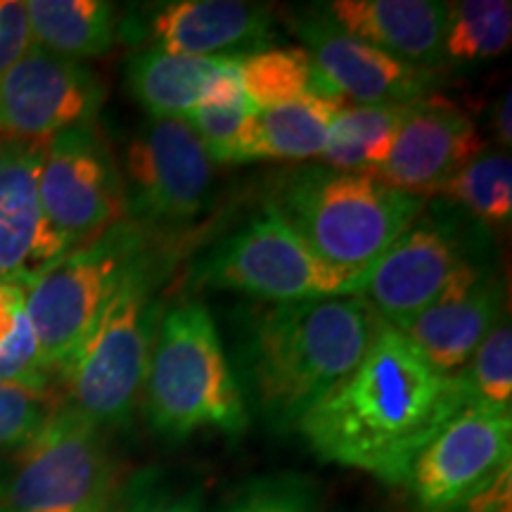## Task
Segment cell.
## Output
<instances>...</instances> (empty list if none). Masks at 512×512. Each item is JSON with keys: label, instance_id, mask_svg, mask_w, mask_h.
Returning a JSON list of instances; mask_svg holds the SVG:
<instances>
[{"label": "cell", "instance_id": "6da1fadb", "mask_svg": "<svg viewBox=\"0 0 512 512\" xmlns=\"http://www.w3.org/2000/svg\"><path fill=\"white\" fill-rule=\"evenodd\" d=\"M465 406L458 375L434 370L382 320L358 366L294 430L320 460L403 486L422 448Z\"/></svg>", "mask_w": 512, "mask_h": 512}, {"label": "cell", "instance_id": "7a4b0ae2", "mask_svg": "<svg viewBox=\"0 0 512 512\" xmlns=\"http://www.w3.org/2000/svg\"><path fill=\"white\" fill-rule=\"evenodd\" d=\"M380 325L361 294L240 309L230 366L247 411L275 432L294 430L358 366Z\"/></svg>", "mask_w": 512, "mask_h": 512}, {"label": "cell", "instance_id": "3957f363", "mask_svg": "<svg viewBox=\"0 0 512 512\" xmlns=\"http://www.w3.org/2000/svg\"><path fill=\"white\" fill-rule=\"evenodd\" d=\"M140 401L152 430L169 441L204 430L228 439L247 432V403L214 316L200 299H185L162 313Z\"/></svg>", "mask_w": 512, "mask_h": 512}, {"label": "cell", "instance_id": "277c9868", "mask_svg": "<svg viewBox=\"0 0 512 512\" xmlns=\"http://www.w3.org/2000/svg\"><path fill=\"white\" fill-rule=\"evenodd\" d=\"M268 202L325 266L361 285L427 204L425 197L389 188L368 174L323 164L280 176Z\"/></svg>", "mask_w": 512, "mask_h": 512}, {"label": "cell", "instance_id": "5b68a950", "mask_svg": "<svg viewBox=\"0 0 512 512\" xmlns=\"http://www.w3.org/2000/svg\"><path fill=\"white\" fill-rule=\"evenodd\" d=\"M166 273L152 252L126 275L79 349L60 366L69 406L102 430L121 427L138 408L152 342L164 306L157 287Z\"/></svg>", "mask_w": 512, "mask_h": 512}, {"label": "cell", "instance_id": "8992f818", "mask_svg": "<svg viewBox=\"0 0 512 512\" xmlns=\"http://www.w3.org/2000/svg\"><path fill=\"white\" fill-rule=\"evenodd\" d=\"M152 252V230L126 219L24 287L27 316L50 373L79 349L126 275Z\"/></svg>", "mask_w": 512, "mask_h": 512}, {"label": "cell", "instance_id": "52a82bcc", "mask_svg": "<svg viewBox=\"0 0 512 512\" xmlns=\"http://www.w3.org/2000/svg\"><path fill=\"white\" fill-rule=\"evenodd\" d=\"M190 283L202 290L245 294L261 304L344 297L363 287L325 266L271 202L200 256Z\"/></svg>", "mask_w": 512, "mask_h": 512}, {"label": "cell", "instance_id": "ba28073f", "mask_svg": "<svg viewBox=\"0 0 512 512\" xmlns=\"http://www.w3.org/2000/svg\"><path fill=\"white\" fill-rule=\"evenodd\" d=\"M117 486L105 430L64 401L15 453L0 505L8 512H105Z\"/></svg>", "mask_w": 512, "mask_h": 512}, {"label": "cell", "instance_id": "9c48e42d", "mask_svg": "<svg viewBox=\"0 0 512 512\" xmlns=\"http://www.w3.org/2000/svg\"><path fill=\"white\" fill-rule=\"evenodd\" d=\"M451 204L427 200L415 221L370 268L361 297L377 318L403 328L470 266L484 264L482 228Z\"/></svg>", "mask_w": 512, "mask_h": 512}, {"label": "cell", "instance_id": "30bf717a", "mask_svg": "<svg viewBox=\"0 0 512 512\" xmlns=\"http://www.w3.org/2000/svg\"><path fill=\"white\" fill-rule=\"evenodd\" d=\"M119 171L128 221L152 233L188 226L214 200V162L183 119L138 126Z\"/></svg>", "mask_w": 512, "mask_h": 512}, {"label": "cell", "instance_id": "8fae6325", "mask_svg": "<svg viewBox=\"0 0 512 512\" xmlns=\"http://www.w3.org/2000/svg\"><path fill=\"white\" fill-rule=\"evenodd\" d=\"M38 200L72 252L128 219L119 164L98 126H74L43 143Z\"/></svg>", "mask_w": 512, "mask_h": 512}, {"label": "cell", "instance_id": "7c38bea8", "mask_svg": "<svg viewBox=\"0 0 512 512\" xmlns=\"http://www.w3.org/2000/svg\"><path fill=\"white\" fill-rule=\"evenodd\" d=\"M510 458L512 413L465 406L422 448L403 486L418 512H460Z\"/></svg>", "mask_w": 512, "mask_h": 512}, {"label": "cell", "instance_id": "4fadbf2b", "mask_svg": "<svg viewBox=\"0 0 512 512\" xmlns=\"http://www.w3.org/2000/svg\"><path fill=\"white\" fill-rule=\"evenodd\" d=\"M107 88L93 69L34 46L0 76V140L43 145L95 124Z\"/></svg>", "mask_w": 512, "mask_h": 512}, {"label": "cell", "instance_id": "5bb4252c", "mask_svg": "<svg viewBox=\"0 0 512 512\" xmlns=\"http://www.w3.org/2000/svg\"><path fill=\"white\" fill-rule=\"evenodd\" d=\"M292 29L344 102L396 105L422 100L444 79L441 69L415 67L358 41L339 29L320 5L292 12Z\"/></svg>", "mask_w": 512, "mask_h": 512}, {"label": "cell", "instance_id": "9a60e30c", "mask_svg": "<svg viewBox=\"0 0 512 512\" xmlns=\"http://www.w3.org/2000/svg\"><path fill=\"white\" fill-rule=\"evenodd\" d=\"M273 8L245 0L159 3L145 22L126 24L150 50L197 57H242L271 48Z\"/></svg>", "mask_w": 512, "mask_h": 512}, {"label": "cell", "instance_id": "2e32d148", "mask_svg": "<svg viewBox=\"0 0 512 512\" xmlns=\"http://www.w3.org/2000/svg\"><path fill=\"white\" fill-rule=\"evenodd\" d=\"M484 150L486 143L470 114L456 102L430 95L403 124L387 162L370 176L427 200L432 190Z\"/></svg>", "mask_w": 512, "mask_h": 512}, {"label": "cell", "instance_id": "e0dca14e", "mask_svg": "<svg viewBox=\"0 0 512 512\" xmlns=\"http://www.w3.org/2000/svg\"><path fill=\"white\" fill-rule=\"evenodd\" d=\"M41 147L0 140V283L27 287L72 252L38 200Z\"/></svg>", "mask_w": 512, "mask_h": 512}, {"label": "cell", "instance_id": "ac0fdd59", "mask_svg": "<svg viewBox=\"0 0 512 512\" xmlns=\"http://www.w3.org/2000/svg\"><path fill=\"white\" fill-rule=\"evenodd\" d=\"M503 283L489 264H475L399 332L441 375H458L503 318Z\"/></svg>", "mask_w": 512, "mask_h": 512}, {"label": "cell", "instance_id": "d6986e66", "mask_svg": "<svg viewBox=\"0 0 512 512\" xmlns=\"http://www.w3.org/2000/svg\"><path fill=\"white\" fill-rule=\"evenodd\" d=\"M451 3L441 0H332L320 10L339 29L415 67L441 69Z\"/></svg>", "mask_w": 512, "mask_h": 512}, {"label": "cell", "instance_id": "ffe728a7", "mask_svg": "<svg viewBox=\"0 0 512 512\" xmlns=\"http://www.w3.org/2000/svg\"><path fill=\"white\" fill-rule=\"evenodd\" d=\"M233 60L145 48L128 60V91L150 119H183L202 105L211 83Z\"/></svg>", "mask_w": 512, "mask_h": 512}, {"label": "cell", "instance_id": "44dd1931", "mask_svg": "<svg viewBox=\"0 0 512 512\" xmlns=\"http://www.w3.org/2000/svg\"><path fill=\"white\" fill-rule=\"evenodd\" d=\"M422 100L396 105H342L330 126L320 162L335 171L370 176L387 162L396 136Z\"/></svg>", "mask_w": 512, "mask_h": 512}, {"label": "cell", "instance_id": "7402d4cb", "mask_svg": "<svg viewBox=\"0 0 512 512\" xmlns=\"http://www.w3.org/2000/svg\"><path fill=\"white\" fill-rule=\"evenodd\" d=\"M34 46L67 60L110 53L119 34L117 10L102 0H27Z\"/></svg>", "mask_w": 512, "mask_h": 512}, {"label": "cell", "instance_id": "603a6c76", "mask_svg": "<svg viewBox=\"0 0 512 512\" xmlns=\"http://www.w3.org/2000/svg\"><path fill=\"white\" fill-rule=\"evenodd\" d=\"M240 81L256 110L311 98L344 102L304 48H264L240 57Z\"/></svg>", "mask_w": 512, "mask_h": 512}, {"label": "cell", "instance_id": "cb8c5ba5", "mask_svg": "<svg viewBox=\"0 0 512 512\" xmlns=\"http://www.w3.org/2000/svg\"><path fill=\"white\" fill-rule=\"evenodd\" d=\"M342 105L344 102L311 98L256 110L252 162H259V159H280V162L320 159L325 143H328L332 121Z\"/></svg>", "mask_w": 512, "mask_h": 512}, {"label": "cell", "instance_id": "d4e9b609", "mask_svg": "<svg viewBox=\"0 0 512 512\" xmlns=\"http://www.w3.org/2000/svg\"><path fill=\"white\" fill-rule=\"evenodd\" d=\"M427 200L460 207L484 228H503L512 216V162L503 150H484Z\"/></svg>", "mask_w": 512, "mask_h": 512}, {"label": "cell", "instance_id": "484cf974", "mask_svg": "<svg viewBox=\"0 0 512 512\" xmlns=\"http://www.w3.org/2000/svg\"><path fill=\"white\" fill-rule=\"evenodd\" d=\"M512 41V5L508 0H460L448 8L446 60H489L503 55Z\"/></svg>", "mask_w": 512, "mask_h": 512}, {"label": "cell", "instance_id": "4316f807", "mask_svg": "<svg viewBox=\"0 0 512 512\" xmlns=\"http://www.w3.org/2000/svg\"><path fill=\"white\" fill-rule=\"evenodd\" d=\"M467 406L512 413V330L503 316L458 373Z\"/></svg>", "mask_w": 512, "mask_h": 512}, {"label": "cell", "instance_id": "83f0119b", "mask_svg": "<svg viewBox=\"0 0 512 512\" xmlns=\"http://www.w3.org/2000/svg\"><path fill=\"white\" fill-rule=\"evenodd\" d=\"M0 380L53 387L24 306V287L0 283Z\"/></svg>", "mask_w": 512, "mask_h": 512}, {"label": "cell", "instance_id": "f1b7e54d", "mask_svg": "<svg viewBox=\"0 0 512 512\" xmlns=\"http://www.w3.org/2000/svg\"><path fill=\"white\" fill-rule=\"evenodd\" d=\"M256 107L245 100L221 107H197L183 117L214 164L252 162Z\"/></svg>", "mask_w": 512, "mask_h": 512}, {"label": "cell", "instance_id": "f546056e", "mask_svg": "<svg viewBox=\"0 0 512 512\" xmlns=\"http://www.w3.org/2000/svg\"><path fill=\"white\" fill-rule=\"evenodd\" d=\"M105 512H204V494L197 484H181L147 467L117 486Z\"/></svg>", "mask_w": 512, "mask_h": 512}, {"label": "cell", "instance_id": "4dcf8cb0", "mask_svg": "<svg viewBox=\"0 0 512 512\" xmlns=\"http://www.w3.org/2000/svg\"><path fill=\"white\" fill-rule=\"evenodd\" d=\"M64 403L53 387L0 380V451L17 453Z\"/></svg>", "mask_w": 512, "mask_h": 512}, {"label": "cell", "instance_id": "1f68e13d", "mask_svg": "<svg viewBox=\"0 0 512 512\" xmlns=\"http://www.w3.org/2000/svg\"><path fill=\"white\" fill-rule=\"evenodd\" d=\"M221 512H320L316 482L299 472L256 477Z\"/></svg>", "mask_w": 512, "mask_h": 512}, {"label": "cell", "instance_id": "d6a6232c", "mask_svg": "<svg viewBox=\"0 0 512 512\" xmlns=\"http://www.w3.org/2000/svg\"><path fill=\"white\" fill-rule=\"evenodd\" d=\"M34 48L27 5L22 0H0V76Z\"/></svg>", "mask_w": 512, "mask_h": 512}, {"label": "cell", "instance_id": "836d02e7", "mask_svg": "<svg viewBox=\"0 0 512 512\" xmlns=\"http://www.w3.org/2000/svg\"><path fill=\"white\" fill-rule=\"evenodd\" d=\"M512 467L505 465L501 472H496L494 477L486 482L475 496L467 501L460 512H512Z\"/></svg>", "mask_w": 512, "mask_h": 512}, {"label": "cell", "instance_id": "e575fe53", "mask_svg": "<svg viewBox=\"0 0 512 512\" xmlns=\"http://www.w3.org/2000/svg\"><path fill=\"white\" fill-rule=\"evenodd\" d=\"M510 88L503 93V98L498 100L496 110H494V131H496V138L498 143H501L505 150H508L510 143H512V121H510V110H512V98H510Z\"/></svg>", "mask_w": 512, "mask_h": 512}, {"label": "cell", "instance_id": "d590c367", "mask_svg": "<svg viewBox=\"0 0 512 512\" xmlns=\"http://www.w3.org/2000/svg\"><path fill=\"white\" fill-rule=\"evenodd\" d=\"M3 494H5V482L0 479V503H3Z\"/></svg>", "mask_w": 512, "mask_h": 512}, {"label": "cell", "instance_id": "8d00e7d4", "mask_svg": "<svg viewBox=\"0 0 512 512\" xmlns=\"http://www.w3.org/2000/svg\"><path fill=\"white\" fill-rule=\"evenodd\" d=\"M0 512H8V510H5V508H3V505H0Z\"/></svg>", "mask_w": 512, "mask_h": 512}]
</instances>
